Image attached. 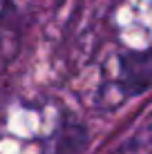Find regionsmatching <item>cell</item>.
<instances>
[{"mask_svg":"<svg viewBox=\"0 0 152 154\" xmlns=\"http://www.w3.org/2000/svg\"><path fill=\"white\" fill-rule=\"evenodd\" d=\"M152 87V49H128L119 54L116 89L123 98H134Z\"/></svg>","mask_w":152,"mask_h":154,"instance_id":"cell-1","label":"cell"},{"mask_svg":"<svg viewBox=\"0 0 152 154\" xmlns=\"http://www.w3.org/2000/svg\"><path fill=\"white\" fill-rule=\"evenodd\" d=\"M90 143V130L74 112H63L54 130L51 154H83Z\"/></svg>","mask_w":152,"mask_h":154,"instance_id":"cell-2","label":"cell"}]
</instances>
